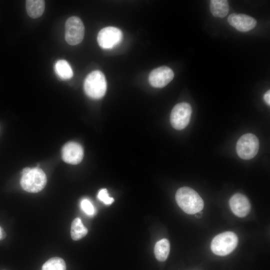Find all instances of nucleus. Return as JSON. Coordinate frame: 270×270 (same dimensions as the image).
I'll list each match as a JSON object with an SVG mask.
<instances>
[{
    "label": "nucleus",
    "mask_w": 270,
    "mask_h": 270,
    "mask_svg": "<svg viewBox=\"0 0 270 270\" xmlns=\"http://www.w3.org/2000/svg\"><path fill=\"white\" fill-rule=\"evenodd\" d=\"M107 84L104 74L98 70L90 73L84 82V90L90 98L99 99L103 97L106 90Z\"/></svg>",
    "instance_id": "nucleus-3"
},
{
    "label": "nucleus",
    "mask_w": 270,
    "mask_h": 270,
    "mask_svg": "<svg viewBox=\"0 0 270 270\" xmlns=\"http://www.w3.org/2000/svg\"><path fill=\"white\" fill-rule=\"evenodd\" d=\"M26 4L28 15L34 18L40 16L45 8V2L43 0H27Z\"/></svg>",
    "instance_id": "nucleus-13"
},
{
    "label": "nucleus",
    "mask_w": 270,
    "mask_h": 270,
    "mask_svg": "<svg viewBox=\"0 0 270 270\" xmlns=\"http://www.w3.org/2000/svg\"><path fill=\"white\" fill-rule=\"evenodd\" d=\"M238 238L232 232H226L216 236L212 240L210 248L214 254L225 256L231 253L237 246Z\"/></svg>",
    "instance_id": "nucleus-4"
},
{
    "label": "nucleus",
    "mask_w": 270,
    "mask_h": 270,
    "mask_svg": "<svg viewBox=\"0 0 270 270\" xmlns=\"http://www.w3.org/2000/svg\"><path fill=\"white\" fill-rule=\"evenodd\" d=\"M229 204L232 212L240 218L246 216L251 208V205L248 198L240 193L236 194L230 198Z\"/></svg>",
    "instance_id": "nucleus-11"
},
{
    "label": "nucleus",
    "mask_w": 270,
    "mask_h": 270,
    "mask_svg": "<svg viewBox=\"0 0 270 270\" xmlns=\"http://www.w3.org/2000/svg\"><path fill=\"white\" fill-rule=\"evenodd\" d=\"M20 184L24 190L28 192L36 193L41 191L47 182L44 172L38 168H26L22 172Z\"/></svg>",
    "instance_id": "nucleus-2"
},
{
    "label": "nucleus",
    "mask_w": 270,
    "mask_h": 270,
    "mask_svg": "<svg viewBox=\"0 0 270 270\" xmlns=\"http://www.w3.org/2000/svg\"><path fill=\"white\" fill-rule=\"evenodd\" d=\"M210 10L214 16L224 18L228 12V2L226 0H212L210 2Z\"/></svg>",
    "instance_id": "nucleus-14"
},
{
    "label": "nucleus",
    "mask_w": 270,
    "mask_h": 270,
    "mask_svg": "<svg viewBox=\"0 0 270 270\" xmlns=\"http://www.w3.org/2000/svg\"><path fill=\"white\" fill-rule=\"evenodd\" d=\"M83 156V148L76 142H68L62 148V158L66 163L77 164L82 160Z\"/></svg>",
    "instance_id": "nucleus-10"
},
{
    "label": "nucleus",
    "mask_w": 270,
    "mask_h": 270,
    "mask_svg": "<svg viewBox=\"0 0 270 270\" xmlns=\"http://www.w3.org/2000/svg\"><path fill=\"white\" fill-rule=\"evenodd\" d=\"M170 244L168 240L163 238L158 240L155 244L154 253L156 258L160 261H165L169 254Z\"/></svg>",
    "instance_id": "nucleus-15"
},
{
    "label": "nucleus",
    "mask_w": 270,
    "mask_h": 270,
    "mask_svg": "<svg viewBox=\"0 0 270 270\" xmlns=\"http://www.w3.org/2000/svg\"><path fill=\"white\" fill-rule=\"evenodd\" d=\"M98 198L100 200L106 204H110L114 201V198L109 196L108 190L106 188L100 190L98 194Z\"/></svg>",
    "instance_id": "nucleus-19"
},
{
    "label": "nucleus",
    "mask_w": 270,
    "mask_h": 270,
    "mask_svg": "<svg viewBox=\"0 0 270 270\" xmlns=\"http://www.w3.org/2000/svg\"><path fill=\"white\" fill-rule=\"evenodd\" d=\"M54 70L58 76L62 79H69L73 76L71 66L64 60H59L56 63Z\"/></svg>",
    "instance_id": "nucleus-17"
},
{
    "label": "nucleus",
    "mask_w": 270,
    "mask_h": 270,
    "mask_svg": "<svg viewBox=\"0 0 270 270\" xmlns=\"http://www.w3.org/2000/svg\"><path fill=\"white\" fill-rule=\"evenodd\" d=\"M192 109L187 102H181L176 104L172 108L170 121L174 128L178 130L184 128L188 124Z\"/></svg>",
    "instance_id": "nucleus-7"
},
{
    "label": "nucleus",
    "mask_w": 270,
    "mask_h": 270,
    "mask_svg": "<svg viewBox=\"0 0 270 270\" xmlns=\"http://www.w3.org/2000/svg\"><path fill=\"white\" fill-rule=\"evenodd\" d=\"M258 138L248 133L242 135L238 140L236 150L238 156L244 160H250L254 157L259 149Z\"/></svg>",
    "instance_id": "nucleus-5"
},
{
    "label": "nucleus",
    "mask_w": 270,
    "mask_h": 270,
    "mask_svg": "<svg viewBox=\"0 0 270 270\" xmlns=\"http://www.w3.org/2000/svg\"><path fill=\"white\" fill-rule=\"evenodd\" d=\"M228 20L232 26L242 32L250 30L256 24V21L254 18L244 14H232L228 16Z\"/></svg>",
    "instance_id": "nucleus-12"
},
{
    "label": "nucleus",
    "mask_w": 270,
    "mask_h": 270,
    "mask_svg": "<svg viewBox=\"0 0 270 270\" xmlns=\"http://www.w3.org/2000/svg\"><path fill=\"white\" fill-rule=\"evenodd\" d=\"M84 26L82 20L77 16L69 18L65 25V39L72 46L79 44L83 40Z\"/></svg>",
    "instance_id": "nucleus-6"
},
{
    "label": "nucleus",
    "mask_w": 270,
    "mask_h": 270,
    "mask_svg": "<svg viewBox=\"0 0 270 270\" xmlns=\"http://www.w3.org/2000/svg\"><path fill=\"white\" fill-rule=\"evenodd\" d=\"M174 77V73L170 68L158 67L152 70L148 77L150 84L154 88H162L166 86Z\"/></svg>",
    "instance_id": "nucleus-9"
},
{
    "label": "nucleus",
    "mask_w": 270,
    "mask_h": 270,
    "mask_svg": "<svg viewBox=\"0 0 270 270\" xmlns=\"http://www.w3.org/2000/svg\"><path fill=\"white\" fill-rule=\"evenodd\" d=\"M176 200L180 208L186 214H194L204 208V202L198 194L192 188L184 186L178 190Z\"/></svg>",
    "instance_id": "nucleus-1"
},
{
    "label": "nucleus",
    "mask_w": 270,
    "mask_h": 270,
    "mask_svg": "<svg viewBox=\"0 0 270 270\" xmlns=\"http://www.w3.org/2000/svg\"><path fill=\"white\" fill-rule=\"evenodd\" d=\"M88 230L83 224L81 220L78 218L74 219L72 223L70 234L73 240H79L86 236Z\"/></svg>",
    "instance_id": "nucleus-16"
},
{
    "label": "nucleus",
    "mask_w": 270,
    "mask_h": 270,
    "mask_svg": "<svg viewBox=\"0 0 270 270\" xmlns=\"http://www.w3.org/2000/svg\"><path fill=\"white\" fill-rule=\"evenodd\" d=\"M42 270H66V264L62 258L54 257L43 264Z\"/></svg>",
    "instance_id": "nucleus-18"
},
{
    "label": "nucleus",
    "mask_w": 270,
    "mask_h": 270,
    "mask_svg": "<svg viewBox=\"0 0 270 270\" xmlns=\"http://www.w3.org/2000/svg\"><path fill=\"white\" fill-rule=\"evenodd\" d=\"M264 100L268 105H270V90H268L264 96Z\"/></svg>",
    "instance_id": "nucleus-21"
},
{
    "label": "nucleus",
    "mask_w": 270,
    "mask_h": 270,
    "mask_svg": "<svg viewBox=\"0 0 270 270\" xmlns=\"http://www.w3.org/2000/svg\"><path fill=\"white\" fill-rule=\"evenodd\" d=\"M80 206L82 210L88 215L92 216L94 214V208L89 200H82L80 202Z\"/></svg>",
    "instance_id": "nucleus-20"
},
{
    "label": "nucleus",
    "mask_w": 270,
    "mask_h": 270,
    "mask_svg": "<svg viewBox=\"0 0 270 270\" xmlns=\"http://www.w3.org/2000/svg\"><path fill=\"white\" fill-rule=\"evenodd\" d=\"M202 212H200L196 214V216L198 218H200L202 217Z\"/></svg>",
    "instance_id": "nucleus-23"
},
{
    "label": "nucleus",
    "mask_w": 270,
    "mask_h": 270,
    "mask_svg": "<svg viewBox=\"0 0 270 270\" xmlns=\"http://www.w3.org/2000/svg\"><path fill=\"white\" fill-rule=\"evenodd\" d=\"M6 236L4 230L0 226V240H4Z\"/></svg>",
    "instance_id": "nucleus-22"
},
{
    "label": "nucleus",
    "mask_w": 270,
    "mask_h": 270,
    "mask_svg": "<svg viewBox=\"0 0 270 270\" xmlns=\"http://www.w3.org/2000/svg\"><path fill=\"white\" fill-rule=\"evenodd\" d=\"M122 39V30L115 27L108 26L98 32L97 40L99 46L104 49H110L119 44Z\"/></svg>",
    "instance_id": "nucleus-8"
}]
</instances>
